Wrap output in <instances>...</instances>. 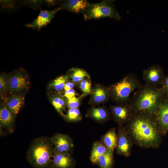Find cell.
Segmentation results:
<instances>
[{
    "instance_id": "6da1fadb",
    "label": "cell",
    "mask_w": 168,
    "mask_h": 168,
    "mask_svg": "<svg viewBox=\"0 0 168 168\" xmlns=\"http://www.w3.org/2000/svg\"><path fill=\"white\" fill-rule=\"evenodd\" d=\"M124 126L134 144L145 149L159 147L162 135L153 116L135 114Z\"/></svg>"
},
{
    "instance_id": "7a4b0ae2",
    "label": "cell",
    "mask_w": 168,
    "mask_h": 168,
    "mask_svg": "<svg viewBox=\"0 0 168 168\" xmlns=\"http://www.w3.org/2000/svg\"><path fill=\"white\" fill-rule=\"evenodd\" d=\"M165 95L163 86L155 87L146 84H142L130 98V103L134 115L154 116Z\"/></svg>"
},
{
    "instance_id": "3957f363",
    "label": "cell",
    "mask_w": 168,
    "mask_h": 168,
    "mask_svg": "<svg viewBox=\"0 0 168 168\" xmlns=\"http://www.w3.org/2000/svg\"><path fill=\"white\" fill-rule=\"evenodd\" d=\"M54 147L50 139L40 137L34 140L27 152V159L33 168H50Z\"/></svg>"
},
{
    "instance_id": "277c9868",
    "label": "cell",
    "mask_w": 168,
    "mask_h": 168,
    "mask_svg": "<svg viewBox=\"0 0 168 168\" xmlns=\"http://www.w3.org/2000/svg\"><path fill=\"white\" fill-rule=\"evenodd\" d=\"M142 84L134 73L125 75L119 82L108 87L110 98L117 105L130 103L132 92L137 89Z\"/></svg>"
},
{
    "instance_id": "5b68a950",
    "label": "cell",
    "mask_w": 168,
    "mask_h": 168,
    "mask_svg": "<svg viewBox=\"0 0 168 168\" xmlns=\"http://www.w3.org/2000/svg\"><path fill=\"white\" fill-rule=\"evenodd\" d=\"M112 2L111 0H105L98 3H90L83 13L85 19L110 18L120 20V16L113 5Z\"/></svg>"
},
{
    "instance_id": "8992f818",
    "label": "cell",
    "mask_w": 168,
    "mask_h": 168,
    "mask_svg": "<svg viewBox=\"0 0 168 168\" xmlns=\"http://www.w3.org/2000/svg\"><path fill=\"white\" fill-rule=\"evenodd\" d=\"M110 110L113 119L119 126L127 124L134 115L130 103L111 105Z\"/></svg>"
},
{
    "instance_id": "52a82bcc",
    "label": "cell",
    "mask_w": 168,
    "mask_h": 168,
    "mask_svg": "<svg viewBox=\"0 0 168 168\" xmlns=\"http://www.w3.org/2000/svg\"><path fill=\"white\" fill-rule=\"evenodd\" d=\"M117 129V142L116 152L119 155L128 157L131 154L134 144L128 134L124 125H119Z\"/></svg>"
},
{
    "instance_id": "ba28073f",
    "label": "cell",
    "mask_w": 168,
    "mask_h": 168,
    "mask_svg": "<svg viewBox=\"0 0 168 168\" xmlns=\"http://www.w3.org/2000/svg\"><path fill=\"white\" fill-rule=\"evenodd\" d=\"M29 84L28 76L22 69L8 76V91L11 93H18L26 90Z\"/></svg>"
},
{
    "instance_id": "9c48e42d",
    "label": "cell",
    "mask_w": 168,
    "mask_h": 168,
    "mask_svg": "<svg viewBox=\"0 0 168 168\" xmlns=\"http://www.w3.org/2000/svg\"><path fill=\"white\" fill-rule=\"evenodd\" d=\"M165 77L163 69L158 64L152 65L143 72L142 79L145 84L154 86H162Z\"/></svg>"
},
{
    "instance_id": "30bf717a",
    "label": "cell",
    "mask_w": 168,
    "mask_h": 168,
    "mask_svg": "<svg viewBox=\"0 0 168 168\" xmlns=\"http://www.w3.org/2000/svg\"><path fill=\"white\" fill-rule=\"evenodd\" d=\"M162 135L168 132V96L165 95L154 116Z\"/></svg>"
},
{
    "instance_id": "8fae6325",
    "label": "cell",
    "mask_w": 168,
    "mask_h": 168,
    "mask_svg": "<svg viewBox=\"0 0 168 168\" xmlns=\"http://www.w3.org/2000/svg\"><path fill=\"white\" fill-rule=\"evenodd\" d=\"M62 9L60 7L51 10H41L38 16L31 23L25 25V26L39 31L49 24L55 14Z\"/></svg>"
},
{
    "instance_id": "7c38bea8",
    "label": "cell",
    "mask_w": 168,
    "mask_h": 168,
    "mask_svg": "<svg viewBox=\"0 0 168 168\" xmlns=\"http://www.w3.org/2000/svg\"><path fill=\"white\" fill-rule=\"evenodd\" d=\"M54 147V153L69 152L73 149V141L68 136L63 134H55L50 138Z\"/></svg>"
},
{
    "instance_id": "4fadbf2b",
    "label": "cell",
    "mask_w": 168,
    "mask_h": 168,
    "mask_svg": "<svg viewBox=\"0 0 168 168\" xmlns=\"http://www.w3.org/2000/svg\"><path fill=\"white\" fill-rule=\"evenodd\" d=\"M76 164L75 160L69 152H54L50 168H73Z\"/></svg>"
},
{
    "instance_id": "5bb4252c",
    "label": "cell",
    "mask_w": 168,
    "mask_h": 168,
    "mask_svg": "<svg viewBox=\"0 0 168 168\" xmlns=\"http://www.w3.org/2000/svg\"><path fill=\"white\" fill-rule=\"evenodd\" d=\"M90 3L86 0H67L60 1L63 9L76 13H84Z\"/></svg>"
},
{
    "instance_id": "9a60e30c",
    "label": "cell",
    "mask_w": 168,
    "mask_h": 168,
    "mask_svg": "<svg viewBox=\"0 0 168 168\" xmlns=\"http://www.w3.org/2000/svg\"><path fill=\"white\" fill-rule=\"evenodd\" d=\"M15 117L4 104L2 105L0 109V126L12 133L14 130V123Z\"/></svg>"
},
{
    "instance_id": "2e32d148",
    "label": "cell",
    "mask_w": 168,
    "mask_h": 168,
    "mask_svg": "<svg viewBox=\"0 0 168 168\" xmlns=\"http://www.w3.org/2000/svg\"><path fill=\"white\" fill-rule=\"evenodd\" d=\"M111 115L110 112L105 107H93L89 109L86 116L92 119L99 123H103L109 120Z\"/></svg>"
},
{
    "instance_id": "e0dca14e",
    "label": "cell",
    "mask_w": 168,
    "mask_h": 168,
    "mask_svg": "<svg viewBox=\"0 0 168 168\" xmlns=\"http://www.w3.org/2000/svg\"><path fill=\"white\" fill-rule=\"evenodd\" d=\"M23 95L13 94L6 98L4 104L16 116L24 104Z\"/></svg>"
},
{
    "instance_id": "ac0fdd59",
    "label": "cell",
    "mask_w": 168,
    "mask_h": 168,
    "mask_svg": "<svg viewBox=\"0 0 168 168\" xmlns=\"http://www.w3.org/2000/svg\"><path fill=\"white\" fill-rule=\"evenodd\" d=\"M90 103L93 105H97L105 102L110 98L107 87L97 86L92 91Z\"/></svg>"
},
{
    "instance_id": "d6986e66",
    "label": "cell",
    "mask_w": 168,
    "mask_h": 168,
    "mask_svg": "<svg viewBox=\"0 0 168 168\" xmlns=\"http://www.w3.org/2000/svg\"><path fill=\"white\" fill-rule=\"evenodd\" d=\"M101 140L106 147L107 151L114 153L117 142V134L115 128L110 129L101 137Z\"/></svg>"
},
{
    "instance_id": "ffe728a7",
    "label": "cell",
    "mask_w": 168,
    "mask_h": 168,
    "mask_svg": "<svg viewBox=\"0 0 168 168\" xmlns=\"http://www.w3.org/2000/svg\"><path fill=\"white\" fill-rule=\"evenodd\" d=\"M107 151L106 147L101 140L95 141L92 144L91 151L90 157L91 162L93 164H97L99 156Z\"/></svg>"
},
{
    "instance_id": "44dd1931",
    "label": "cell",
    "mask_w": 168,
    "mask_h": 168,
    "mask_svg": "<svg viewBox=\"0 0 168 168\" xmlns=\"http://www.w3.org/2000/svg\"><path fill=\"white\" fill-rule=\"evenodd\" d=\"M50 100L51 104L57 111L64 119L65 114L63 112L66 107V98L63 95L58 93L52 96Z\"/></svg>"
},
{
    "instance_id": "7402d4cb",
    "label": "cell",
    "mask_w": 168,
    "mask_h": 168,
    "mask_svg": "<svg viewBox=\"0 0 168 168\" xmlns=\"http://www.w3.org/2000/svg\"><path fill=\"white\" fill-rule=\"evenodd\" d=\"M114 163V153L107 151L99 156L97 164L99 168H113Z\"/></svg>"
},
{
    "instance_id": "603a6c76",
    "label": "cell",
    "mask_w": 168,
    "mask_h": 168,
    "mask_svg": "<svg viewBox=\"0 0 168 168\" xmlns=\"http://www.w3.org/2000/svg\"><path fill=\"white\" fill-rule=\"evenodd\" d=\"M69 74L68 75L69 78L76 84L79 83L84 78H89L88 73L83 69L74 68L69 71Z\"/></svg>"
},
{
    "instance_id": "cb8c5ba5",
    "label": "cell",
    "mask_w": 168,
    "mask_h": 168,
    "mask_svg": "<svg viewBox=\"0 0 168 168\" xmlns=\"http://www.w3.org/2000/svg\"><path fill=\"white\" fill-rule=\"evenodd\" d=\"M82 117L78 108H68L64 119L69 122H77L81 121Z\"/></svg>"
},
{
    "instance_id": "d4e9b609",
    "label": "cell",
    "mask_w": 168,
    "mask_h": 168,
    "mask_svg": "<svg viewBox=\"0 0 168 168\" xmlns=\"http://www.w3.org/2000/svg\"><path fill=\"white\" fill-rule=\"evenodd\" d=\"M69 78L68 75L61 76L58 77L49 83V87L58 93L64 89L66 82Z\"/></svg>"
},
{
    "instance_id": "484cf974",
    "label": "cell",
    "mask_w": 168,
    "mask_h": 168,
    "mask_svg": "<svg viewBox=\"0 0 168 168\" xmlns=\"http://www.w3.org/2000/svg\"><path fill=\"white\" fill-rule=\"evenodd\" d=\"M87 78H84L79 83V88L85 95L91 93L92 91L91 82Z\"/></svg>"
},
{
    "instance_id": "4316f807",
    "label": "cell",
    "mask_w": 168,
    "mask_h": 168,
    "mask_svg": "<svg viewBox=\"0 0 168 168\" xmlns=\"http://www.w3.org/2000/svg\"><path fill=\"white\" fill-rule=\"evenodd\" d=\"M22 5H27L34 10L39 8L43 4L44 1L43 0H26L20 2Z\"/></svg>"
},
{
    "instance_id": "83f0119b",
    "label": "cell",
    "mask_w": 168,
    "mask_h": 168,
    "mask_svg": "<svg viewBox=\"0 0 168 168\" xmlns=\"http://www.w3.org/2000/svg\"><path fill=\"white\" fill-rule=\"evenodd\" d=\"M8 76L5 74H1L0 76V93L2 95L8 91Z\"/></svg>"
},
{
    "instance_id": "f1b7e54d",
    "label": "cell",
    "mask_w": 168,
    "mask_h": 168,
    "mask_svg": "<svg viewBox=\"0 0 168 168\" xmlns=\"http://www.w3.org/2000/svg\"><path fill=\"white\" fill-rule=\"evenodd\" d=\"M80 99L76 96L70 99L66 98V107L68 108H78L81 103Z\"/></svg>"
},
{
    "instance_id": "f546056e",
    "label": "cell",
    "mask_w": 168,
    "mask_h": 168,
    "mask_svg": "<svg viewBox=\"0 0 168 168\" xmlns=\"http://www.w3.org/2000/svg\"><path fill=\"white\" fill-rule=\"evenodd\" d=\"M17 2L16 0H0L1 7L3 9H12L16 6Z\"/></svg>"
},
{
    "instance_id": "4dcf8cb0",
    "label": "cell",
    "mask_w": 168,
    "mask_h": 168,
    "mask_svg": "<svg viewBox=\"0 0 168 168\" xmlns=\"http://www.w3.org/2000/svg\"><path fill=\"white\" fill-rule=\"evenodd\" d=\"M76 93L75 90L73 89L65 91L63 96L66 99H70L75 96Z\"/></svg>"
},
{
    "instance_id": "1f68e13d",
    "label": "cell",
    "mask_w": 168,
    "mask_h": 168,
    "mask_svg": "<svg viewBox=\"0 0 168 168\" xmlns=\"http://www.w3.org/2000/svg\"><path fill=\"white\" fill-rule=\"evenodd\" d=\"M76 84L72 81L68 80L65 83L63 89L65 91L69 90L73 88L75 86Z\"/></svg>"
},
{
    "instance_id": "d6a6232c",
    "label": "cell",
    "mask_w": 168,
    "mask_h": 168,
    "mask_svg": "<svg viewBox=\"0 0 168 168\" xmlns=\"http://www.w3.org/2000/svg\"><path fill=\"white\" fill-rule=\"evenodd\" d=\"M162 86L164 89L165 95L168 96V75L165 76Z\"/></svg>"
},
{
    "instance_id": "836d02e7",
    "label": "cell",
    "mask_w": 168,
    "mask_h": 168,
    "mask_svg": "<svg viewBox=\"0 0 168 168\" xmlns=\"http://www.w3.org/2000/svg\"><path fill=\"white\" fill-rule=\"evenodd\" d=\"M60 1L58 0H48L44 1L45 4L48 6H52L60 3Z\"/></svg>"
}]
</instances>
